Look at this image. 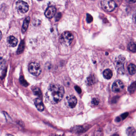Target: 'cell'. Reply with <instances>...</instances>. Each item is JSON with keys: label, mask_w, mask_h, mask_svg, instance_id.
I'll return each instance as SVG.
<instances>
[{"label": "cell", "mask_w": 136, "mask_h": 136, "mask_svg": "<svg viewBox=\"0 0 136 136\" xmlns=\"http://www.w3.org/2000/svg\"><path fill=\"white\" fill-rule=\"evenodd\" d=\"M64 88L59 84H52L49 87L45 94L46 99L51 104H57L59 103L64 95Z\"/></svg>", "instance_id": "6da1fadb"}, {"label": "cell", "mask_w": 136, "mask_h": 136, "mask_svg": "<svg viewBox=\"0 0 136 136\" xmlns=\"http://www.w3.org/2000/svg\"><path fill=\"white\" fill-rule=\"evenodd\" d=\"M73 35L71 32L66 31L63 32L60 37V42L65 46H69L73 40Z\"/></svg>", "instance_id": "7a4b0ae2"}, {"label": "cell", "mask_w": 136, "mask_h": 136, "mask_svg": "<svg viewBox=\"0 0 136 136\" xmlns=\"http://www.w3.org/2000/svg\"><path fill=\"white\" fill-rule=\"evenodd\" d=\"M125 58L122 55H120L117 58H115L114 61V65L117 72L120 74H124V64Z\"/></svg>", "instance_id": "3957f363"}, {"label": "cell", "mask_w": 136, "mask_h": 136, "mask_svg": "<svg viewBox=\"0 0 136 136\" xmlns=\"http://www.w3.org/2000/svg\"><path fill=\"white\" fill-rule=\"evenodd\" d=\"M101 7L104 11L108 12L113 11L116 7L115 2L110 0H104L101 2Z\"/></svg>", "instance_id": "277c9868"}, {"label": "cell", "mask_w": 136, "mask_h": 136, "mask_svg": "<svg viewBox=\"0 0 136 136\" xmlns=\"http://www.w3.org/2000/svg\"><path fill=\"white\" fill-rule=\"evenodd\" d=\"M29 71L32 75L37 76L41 73V68L40 65L36 62H31L29 65Z\"/></svg>", "instance_id": "5b68a950"}, {"label": "cell", "mask_w": 136, "mask_h": 136, "mask_svg": "<svg viewBox=\"0 0 136 136\" xmlns=\"http://www.w3.org/2000/svg\"><path fill=\"white\" fill-rule=\"evenodd\" d=\"M16 9L20 12L26 13L29 10L28 4L24 1H18L16 3Z\"/></svg>", "instance_id": "8992f818"}, {"label": "cell", "mask_w": 136, "mask_h": 136, "mask_svg": "<svg viewBox=\"0 0 136 136\" xmlns=\"http://www.w3.org/2000/svg\"><path fill=\"white\" fill-rule=\"evenodd\" d=\"M65 104L69 108H74L75 107L77 103V100L75 96L71 95L66 97Z\"/></svg>", "instance_id": "52a82bcc"}, {"label": "cell", "mask_w": 136, "mask_h": 136, "mask_svg": "<svg viewBox=\"0 0 136 136\" xmlns=\"http://www.w3.org/2000/svg\"><path fill=\"white\" fill-rule=\"evenodd\" d=\"M124 87L123 83L119 80H117L115 81L113 84L112 86V90L114 92H119L123 89Z\"/></svg>", "instance_id": "ba28073f"}, {"label": "cell", "mask_w": 136, "mask_h": 136, "mask_svg": "<svg viewBox=\"0 0 136 136\" xmlns=\"http://www.w3.org/2000/svg\"><path fill=\"white\" fill-rule=\"evenodd\" d=\"M56 12V9L54 6H50L46 9L45 15L47 18H51L55 16Z\"/></svg>", "instance_id": "9c48e42d"}, {"label": "cell", "mask_w": 136, "mask_h": 136, "mask_svg": "<svg viewBox=\"0 0 136 136\" xmlns=\"http://www.w3.org/2000/svg\"><path fill=\"white\" fill-rule=\"evenodd\" d=\"M34 104L38 111H43L44 110V107L43 103L39 98H37L34 100Z\"/></svg>", "instance_id": "30bf717a"}, {"label": "cell", "mask_w": 136, "mask_h": 136, "mask_svg": "<svg viewBox=\"0 0 136 136\" xmlns=\"http://www.w3.org/2000/svg\"><path fill=\"white\" fill-rule=\"evenodd\" d=\"M7 42L10 46L12 47H14L17 45L18 41L15 37L10 36L8 37L7 39Z\"/></svg>", "instance_id": "8fae6325"}, {"label": "cell", "mask_w": 136, "mask_h": 136, "mask_svg": "<svg viewBox=\"0 0 136 136\" xmlns=\"http://www.w3.org/2000/svg\"><path fill=\"white\" fill-rule=\"evenodd\" d=\"M30 18L29 17H27L24 20L22 27V31L23 33H24L27 30L28 26L30 22Z\"/></svg>", "instance_id": "7c38bea8"}, {"label": "cell", "mask_w": 136, "mask_h": 136, "mask_svg": "<svg viewBox=\"0 0 136 136\" xmlns=\"http://www.w3.org/2000/svg\"><path fill=\"white\" fill-rule=\"evenodd\" d=\"M103 76L106 79H110L113 76V72L110 69H106L103 72Z\"/></svg>", "instance_id": "4fadbf2b"}, {"label": "cell", "mask_w": 136, "mask_h": 136, "mask_svg": "<svg viewBox=\"0 0 136 136\" xmlns=\"http://www.w3.org/2000/svg\"><path fill=\"white\" fill-rule=\"evenodd\" d=\"M129 72L131 75H133L136 72V66L133 64L129 65L127 67Z\"/></svg>", "instance_id": "5bb4252c"}, {"label": "cell", "mask_w": 136, "mask_h": 136, "mask_svg": "<svg viewBox=\"0 0 136 136\" xmlns=\"http://www.w3.org/2000/svg\"><path fill=\"white\" fill-rule=\"evenodd\" d=\"M128 48L130 51L135 52H136V44L133 42H130L128 45Z\"/></svg>", "instance_id": "9a60e30c"}, {"label": "cell", "mask_w": 136, "mask_h": 136, "mask_svg": "<svg viewBox=\"0 0 136 136\" xmlns=\"http://www.w3.org/2000/svg\"><path fill=\"white\" fill-rule=\"evenodd\" d=\"M87 82L88 85L90 86L93 85L95 82V78L94 76L90 75L87 78Z\"/></svg>", "instance_id": "2e32d148"}, {"label": "cell", "mask_w": 136, "mask_h": 136, "mask_svg": "<svg viewBox=\"0 0 136 136\" xmlns=\"http://www.w3.org/2000/svg\"><path fill=\"white\" fill-rule=\"evenodd\" d=\"M136 89V81L132 83L128 88V91L130 93L134 92Z\"/></svg>", "instance_id": "e0dca14e"}, {"label": "cell", "mask_w": 136, "mask_h": 136, "mask_svg": "<svg viewBox=\"0 0 136 136\" xmlns=\"http://www.w3.org/2000/svg\"><path fill=\"white\" fill-rule=\"evenodd\" d=\"M24 46H25V45H24V41H21V43H20V45H19L18 49V54H21L23 50H24Z\"/></svg>", "instance_id": "ac0fdd59"}, {"label": "cell", "mask_w": 136, "mask_h": 136, "mask_svg": "<svg viewBox=\"0 0 136 136\" xmlns=\"http://www.w3.org/2000/svg\"><path fill=\"white\" fill-rule=\"evenodd\" d=\"M33 92L34 94L35 95L38 96L39 97H42V92H41V90H40L39 88H38V87H36V88H34L33 89Z\"/></svg>", "instance_id": "d6986e66"}, {"label": "cell", "mask_w": 136, "mask_h": 136, "mask_svg": "<svg viewBox=\"0 0 136 136\" xmlns=\"http://www.w3.org/2000/svg\"><path fill=\"white\" fill-rule=\"evenodd\" d=\"M6 62L5 59L2 58L0 57V70H3L4 69L5 67Z\"/></svg>", "instance_id": "ffe728a7"}, {"label": "cell", "mask_w": 136, "mask_h": 136, "mask_svg": "<svg viewBox=\"0 0 136 136\" xmlns=\"http://www.w3.org/2000/svg\"><path fill=\"white\" fill-rule=\"evenodd\" d=\"M135 130L133 127H129L127 130V134L129 136H133L135 133Z\"/></svg>", "instance_id": "44dd1931"}, {"label": "cell", "mask_w": 136, "mask_h": 136, "mask_svg": "<svg viewBox=\"0 0 136 136\" xmlns=\"http://www.w3.org/2000/svg\"><path fill=\"white\" fill-rule=\"evenodd\" d=\"M20 82L21 84L23 86L27 87L28 86V82L26 81L25 79H24L23 76H21L20 79Z\"/></svg>", "instance_id": "7402d4cb"}, {"label": "cell", "mask_w": 136, "mask_h": 136, "mask_svg": "<svg viewBox=\"0 0 136 136\" xmlns=\"http://www.w3.org/2000/svg\"><path fill=\"white\" fill-rule=\"evenodd\" d=\"M99 103H100V101L99 99L96 97L93 98L91 101L92 104L95 106L98 105L99 104Z\"/></svg>", "instance_id": "603a6c76"}, {"label": "cell", "mask_w": 136, "mask_h": 136, "mask_svg": "<svg viewBox=\"0 0 136 136\" xmlns=\"http://www.w3.org/2000/svg\"><path fill=\"white\" fill-rule=\"evenodd\" d=\"M86 21L88 23H90L93 21V18L90 14H87Z\"/></svg>", "instance_id": "cb8c5ba5"}, {"label": "cell", "mask_w": 136, "mask_h": 136, "mask_svg": "<svg viewBox=\"0 0 136 136\" xmlns=\"http://www.w3.org/2000/svg\"><path fill=\"white\" fill-rule=\"evenodd\" d=\"M4 115V116L5 117L6 119L7 120H11V117H10L9 115L7 112H6L3 111Z\"/></svg>", "instance_id": "d4e9b609"}, {"label": "cell", "mask_w": 136, "mask_h": 136, "mask_svg": "<svg viewBox=\"0 0 136 136\" xmlns=\"http://www.w3.org/2000/svg\"><path fill=\"white\" fill-rule=\"evenodd\" d=\"M75 89L76 91L78 93L80 94V93H81V89L78 86H75Z\"/></svg>", "instance_id": "484cf974"}, {"label": "cell", "mask_w": 136, "mask_h": 136, "mask_svg": "<svg viewBox=\"0 0 136 136\" xmlns=\"http://www.w3.org/2000/svg\"><path fill=\"white\" fill-rule=\"evenodd\" d=\"M128 115V113H125V114L122 115H121V117H122L123 119H125L126 117H127Z\"/></svg>", "instance_id": "4316f807"}, {"label": "cell", "mask_w": 136, "mask_h": 136, "mask_svg": "<svg viewBox=\"0 0 136 136\" xmlns=\"http://www.w3.org/2000/svg\"><path fill=\"white\" fill-rule=\"evenodd\" d=\"M133 20L134 22L136 24V13L134 14L133 16Z\"/></svg>", "instance_id": "83f0119b"}, {"label": "cell", "mask_w": 136, "mask_h": 136, "mask_svg": "<svg viewBox=\"0 0 136 136\" xmlns=\"http://www.w3.org/2000/svg\"><path fill=\"white\" fill-rule=\"evenodd\" d=\"M60 14L61 13H58V14H57V15L56 16V19L57 20H59V19H60V18H59V17L60 16V17H61V14Z\"/></svg>", "instance_id": "f1b7e54d"}, {"label": "cell", "mask_w": 136, "mask_h": 136, "mask_svg": "<svg viewBox=\"0 0 136 136\" xmlns=\"http://www.w3.org/2000/svg\"><path fill=\"white\" fill-rule=\"evenodd\" d=\"M136 2V1H127V2L129 3H135Z\"/></svg>", "instance_id": "f546056e"}, {"label": "cell", "mask_w": 136, "mask_h": 136, "mask_svg": "<svg viewBox=\"0 0 136 136\" xmlns=\"http://www.w3.org/2000/svg\"><path fill=\"white\" fill-rule=\"evenodd\" d=\"M2 37V34L1 31H0V40H1Z\"/></svg>", "instance_id": "4dcf8cb0"}, {"label": "cell", "mask_w": 136, "mask_h": 136, "mask_svg": "<svg viewBox=\"0 0 136 136\" xmlns=\"http://www.w3.org/2000/svg\"><path fill=\"white\" fill-rule=\"evenodd\" d=\"M6 136H14L13 135H11V134H8L6 135Z\"/></svg>", "instance_id": "1f68e13d"}, {"label": "cell", "mask_w": 136, "mask_h": 136, "mask_svg": "<svg viewBox=\"0 0 136 136\" xmlns=\"http://www.w3.org/2000/svg\"><path fill=\"white\" fill-rule=\"evenodd\" d=\"M112 136H119L118 134H114V135H112Z\"/></svg>", "instance_id": "d6a6232c"}]
</instances>
